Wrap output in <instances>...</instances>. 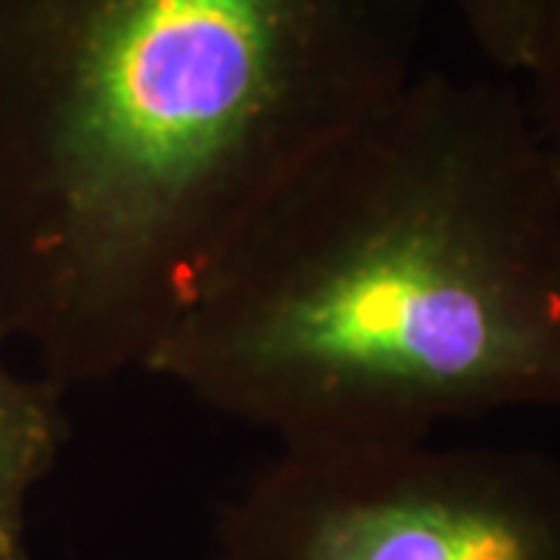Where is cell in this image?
I'll use <instances>...</instances> for the list:
<instances>
[{
	"label": "cell",
	"instance_id": "4",
	"mask_svg": "<svg viewBox=\"0 0 560 560\" xmlns=\"http://www.w3.org/2000/svg\"><path fill=\"white\" fill-rule=\"evenodd\" d=\"M7 346L0 334V560H32L28 504L69 442V393L13 368Z\"/></svg>",
	"mask_w": 560,
	"mask_h": 560
},
{
	"label": "cell",
	"instance_id": "6",
	"mask_svg": "<svg viewBox=\"0 0 560 560\" xmlns=\"http://www.w3.org/2000/svg\"><path fill=\"white\" fill-rule=\"evenodd\" d=\"M523 79L529 81V94L523 97L533 121L560 165V0L539 3L533 62Z\"/></svg>",
	"mask_w": 560,
	"mask_h": 560
},
{
	"label": "cell",
	"instance_id": "3",
	"mask_svg": "<svg viewBox=\"0 0 560 560\" xmlns=\"http://www.w3.org/2000/svg\"><path fill=\"white\" fill-rule=\"evenodd\" d=\"M219 560H560V460L418 442L280 445L215 521Z\"/></svg>",
	"mask_w": 560,
	"mask_h": 560
},
{
	"label": "cell",
	"instance_id": "5",
	"mask_svg": "<svg viewBox=\"0 0 560 560\" xmlns=\"http://www.w3.org/2000/svg\"><path fill=\"white\" fill-rule=\"evenodd\" d=\"M541 0H455L477 50L504 75L523 79L539 28Z\"/></svg>",
	"mask_w": 560,
	"mask_h": 560
},
{
	"label": "cell",
	"instance_id": "2",
	"mask_svg": "<svg viewBox=\"0 0 560 560\" xmlns=\"http://www.w3.org/2000/svg\"><path fill=\"white\" fill-rule=\"evenodd\" d=\"M143 374L280 445L560 411V165L526 97L420 69L249 219Z\"/></svg>",
	"mask_w": 560,
	"mask_h": 560
},
{
	"label": "cell",
	"instance_id": "1",
	"mask_svg": "<svg viewBox=\"0 0 560 560\" xmlns=\"http://www.w3.org/2000/svg\"><path fill=\"white\" fill-rule=\"evenodd\" d=\"M427 0H0V334L143 371L287 180L420 72Z\"/></svg>",
	"mask_w": 560,
	"mask_h": 560
}]
</instances>
